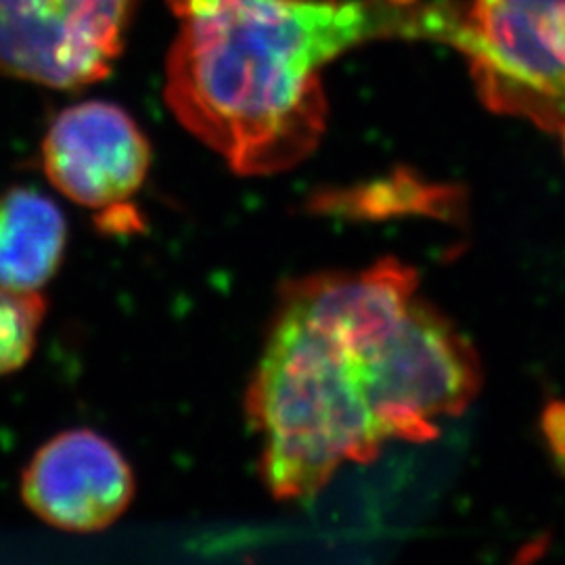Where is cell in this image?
I'll list each match as a JSON object with an SVG mask.
<instances>
[{"instance_id": "1", "label": "cell", "mask_w": 565, "mask_h": 565, "mask_svg": "<svg viewBox=\"0 0 565 565\" xmlns=\"http://www.w3.org/2000/svg\"><path fill=\"white\" fill-rule=\"evenodd\" d=\"M166 102L243 177L308 158L327 121L321 72L377 39L446 42L455 7L422 0H170Z\"/></svg>"}, {"instance_id": "2", "label": "cell", "mask_w": 565, "mask_h": 565, "mask_svg": "<svg viewBox=\"0 0 565 565\" xmlns=\"http://www.w3.org/2000/svg\"><path fill=\"white\" fill-rule=\"evenodd\" d=\"M247 413L263 436L264 480L285 501L315 494L343 463L373 461L385 443L359 359L282 308L249 385Z\"/></svg>"}, {"instance_id": "3", "label": "cell", "mask_w": 565, "mask_h": 565, "mask_svg": "<svg viewBox=\"0 0 565 565\" xmlns=\"http://www.w3.org/2000/svg\"><path fill=\"white\" fill-rule=\"evenodd\" d=\"M492 111L565 126V0H469L448 41Z\"/></svg>"}, {"instance_id": "4", "label": "cell", "mask_w": 565, "mask_h": 565, "mask_svg": "<svg viewBox=\"0 0 565 565\" xmlns=\"http://www.w3.org/2000/svg\"><path fill=\"white\" fill-rule=\"evenodd\" d=\"M364 396L384 440L425 443L482 384L473 348L443 315L411 303L384 342L359 359Z\"/></svg>"}, {"instance_id": "5", "label": "cell", "mask_w": 565, "mask_h": 565, "mask_svg": "<svg viewBox=\"0 0 565 565\" xmlns=\"http://www.w3.org/2000/svg\"><path fill=\"white\" fill-rule=\"evenodd\" d=\"M137 0H0V74L49 88L103 81Z\"/></svg>"}, {"instance_id": "6", "label": "cell", "mask_w": 565, "mask_h": 565, "mask_svg": "<svg viewBox=\"0 0 565 565\" xmlns=\"http://www.w3.org/2000/svg\"><path fill=\"white\" fill-rule=\"evenodd\" d=\"M151 145L118 105L86 102L63 109L42 141V170L67 200L121 212L141 191Z\"/></svg>"}, {"instance_id": "7", "label": "cell", "mask_w": 565, "mask_h": 565, "mask_svg": "<svg viewBox=\"0 0 565 565\" xmlns=\"http://www.w3.org/2000/svg\"><path fill=\"white\" fill-rule=\"evenodd\" d=\"M28 509L63 532H99L135 499L130 463L93 429L61 431L42 445L21 476Z\"/></svg>"}, {"instance_id": "8", "label": "cell", "mask_w": 565, "mask_h": 565, "mask_svg": "<svg viewBox=\"0 0 565 565\" xmlns=\"http://www.w3.org/2000/svg\"><path fill=\"white\" fill-rule=\"evenodd\" d=\"M417 273L396 260L361 273H333L289 282L281 308L315 324L356 359L384 342L415 302Z\"/></svg>"}, {"instance_id": "9", "label": "cell", "mask_w": 565, "mask_h": 565, "mask_svg": "<svg viewBox=\"0 0 565 565\" xmlns=\"http://www.w3.org/2000/svg\"><path fill=\"white\" fill-rule=\"evenodd\" d=\"M67 223L60 205L30 186L0 195V289L39 294L60 270Z\"/></svg>"}, {"instance_id": "10", "label": "cell", "mask_w": 565, "mask_h": 565, "mask_svg": "<svg viewBox=\"0 0 565 565\" xmlns=\"http://www.w3.org/2000/svg\"><path fill=\"white\" fill-rule=\"evenodd\" d=\"M46 303L39 294L0 289V377L30 361Z\"/></svg>"}, {"instance_id": "11", "label": "cell", "mask_w": 565, "mask_h": 565, "mask_svg": "<svg viewBox=\"0 0 565 565\" xmlns=\"http://www.w3.org/2000/svg\"><path fill=\"white\" fill-rule=\"evenodd\" d=\"M343 202L356 203L361 214H387V212H438L440 205L450 203V191H438V186L425 182L398 179L366 189L356 198H342Z\"/></svg>"}, {"instance_id": "12", "label": "cell", "mask_w": 565, "mask_h": 565, "mask_svg": "<svg viewBox=\"0 0 565 565\" xmlns=\"http://www.w3.org/2000/svg\"><path fill=\"white\" fill-rule=\"evenodd\" d=\"M545 434L557 461L565 465V403L553 404L546 411Z\"/></svg>"}, {"instance_id": "13", "label": "cell", "mask_w": 565, "mask_h": 565, "mask_svg": "<svg viewBox=\"0 0 565 565\" xmlns=\"http://www.w3.org/2000/svg\"><path fill=\"white\" fill-rule=\"evenodd\" d=\"M562 132H564V147H565V126H564V130H562Z\"/></svg>"}]
</instances>
